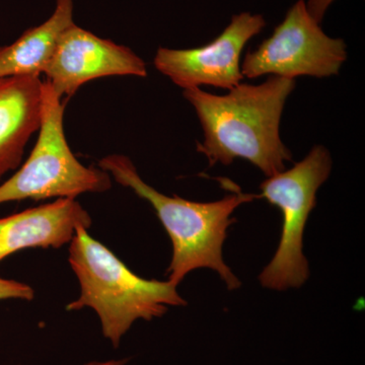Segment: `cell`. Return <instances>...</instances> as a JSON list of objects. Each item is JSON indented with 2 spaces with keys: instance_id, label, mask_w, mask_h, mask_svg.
I'll return each mask as SVG.
<instances>
[{
  "instance_id": "30bf717a",
  "label": "cell",
  "mask_w": 365,
  "mask_h": 365,
  "mask_svg": "<svg viewBox=\"0 0 365 365\" xmlns=\"http://www.w3.org/2000/svg\"><path fill=\"white\" fill-rule=\"evenodd\" d=\"M42 86L40 76L0 78V178L20 165L26 143L39 130Z\"/></svg>"
},
{
  "instance_id": "4fadbf2b",
  "label": "cell",
  "mask_w": 365,
  "mask_h": 365,
  "mask_svg": "<svg viewBox=\"0 0 365 365\" xmlns=\"http://www.w3.org/2000/svg\"><path fill=\"white\" fill-rule=\"evenodd\" d=\"M334 1L335 0H309L306 4L307 9L312 18L317 23L321 24L327 11Z\"/></svg>"
},
{
  "instance_id": "9c48e42d",
  "label": "cell",
  "mask_w": 365,
  "mask_h": 365,
  "mask_svg": "<svg viewBox=\"0 0 365 365\" xmlns=\"http://www.w3.org/2000/svg\"><path fill=\"white\" fill-rule=\"evenodd\" d=\"M90 215L76 199L59 198L0 220V261L26 248H60L71 242L76 228L88 230Z\"/></svg>"
},
{
  "instance_id": "5b68a950",
  "label": "cell",
  "mask_w": 365,
  "mask_h": 365,
  "mask_svg": "<svg viewBox=\"0 0 365 365\" xmlns=\"http://www.w3.org/2000/svg\"><path fill=\"white\" fill-rule=\"evenodd\" d=\"M332 158L325 146L316 145L292 169L267 178L260 185V198L280 209L283 215L279 246L259 280L269 289L287 290L304 284L309 263L304 255V228L316 207L317 192L328 180Z\"/></svg>"
},
{
  "instance_id": "7a4b0ae2",
  "label": "cell",
  "mask_w": 365,
  "mask_h": 365,
  "mask_svg": "<svg viewBox=\"0 0 365 365\" xmlns=\"http://www.w3.org/2000/svg\"><path fill=\"white\" fill-rule=\"evenodd\" d=\"M98 165L155 209L173 244L172 262L167 271L170 282L178 287L191 271L209 268L218 273L228 289L241 287V281L223 261V242L227 228L235 222L232 217L235 209L260 195L237 190L218 201L194 202L160 193L141 179L135 165L125 155H108Z\"/></svg>"
},
{
  "instance_id": "6da1fadb",
  "label": "cell",
  "mask_w": 365,
  "mask_h": 365,
  "mask_svg": "<svg viewBox=\"0 0 365 365\" xmlns=\"http://www.w3.org/2000/svg\"><path fill=\"white\" fill-rule=\"evenodd\" d=\"M294 88L295 79L270 76L260 85L241 83L223 96L200 88L184 90L203 129L197 150L209 167L242 158L267 178L284 170L292 153L281 140V117Z\"/></svg>"
},
{
  "instance_id": "8992f818",
  "label": "cell",
  "mask_w": 365,
  "mask_h": 365,
  "mask_svg": "<svg viewBox=\"0 0 365 365\" xmlns=\"http://www.w3.org/2000/svg\"><path fill=\"white\" fill-rule=\"evenodd\" d=\"M347 59L344 40L329 37L299 0L288 9L284 20L271 37L247 53L241 66L248 78L275 76L323 78L337 76Z\"/></svg>"
},
{
  "instance_id": "ba28073f",
  "label": "cell",
  "mask_w": 365,
  "mask_h": 365,
  "mask_svg": "<svg viewBox=\"0 0 365 365\" xmlns=\"http://www.w3.org/2000/svg\"><path fill=\"white\" fill-rule=\"evenodd\" d=\"M43 73L60 98L104 76H148L146 63L130 48L102 39L76 24L60 37Z\"/></svg>"
},
{
  "instance_id": "3957f363",
  "label": "cell",
  "mask_w": 365,
  "mask_h": 365,
  "mask_svg": "<svg viewBox=\"0 0 365 365\" xmlns=\"http://www.w3.org/2000/svg\"><path fill=\"white\" fill-rule=\"evenodd\" d=\"M69 263L81 283V297L68 311L88 307L97 312L103 334L119 346L122 336L138 319L150 321L167 313L170 306H185L176 285L148 280L129 270L104 245L76 228L69 248Z\"/></svg>"
},
{
  "instance_id": "8fae6325",
  "label": "cell",
  "mask_w": 365,
  "mask_h": 365,
  "mask_svg": "<svg viewBox=\"0 0 365 365\" xmlns=\"http://www.w3.org/2000/svg\"><path fill=\"white\" fill-rule=\"evenodd\" d=\"M74 0H56L54 13L42 25L29 29L16 42L0 47V78L40 76L60 37L73 25Z\"/></svg>"
},
{
  "instance_id": "7c38bea8",
  "label": "cell",
  "mask_w": 365,
  "mask_h": 365,
  "mask_svg": "<svg viewBox=\"0 0 365 365\" xmlns=\"http://www.w3.org/2000/svg\"><path fill=\"white\" fill-rule=\"evenodd\" d=\"M34 290L29 285L0 278V300L9 299H20L32 300Z\"/></svg>"
},
{
  "instance_id": "52a82bcc",
  "label": "cell",
  "mask_w": 365,
  "mask_h": 365,
  "mask_svg": "<svg viewBox=\"0 0 365 365\" xmlns=\"http://www.w3.org/2000/svg\"><path fill=\"white\" fill-rule=\"evenodd\" d=\"M265 26L261 14H235L212 42L193 49L158 48L153 64L184 90L201 86L232 90L244 79L240 61L245 46Z\"/></svg>"
},
{
  "instance_id": "5bb4252c",
  "label": "cell",
  "mask_w": 365,
  "mask_h": 365,
  "mask_svg": "<svg viewBox=\"0 0 365 365\" xmlns=\"http://www.w3.org/2000/svg\"><path fill=\"white\" fill-rule=\"evenodd\" d=\"M127 361H128L127 359L111 360V361L108 362H91V364L86 365H124Z\"/></svg>"
},
{
  "instance_id": "277c9868",
  "label": "cell",
  "mask_w": 365,
  "mask_h": 365,
  "mask_svg": "<svg viewBox=\"0 0 365 365\" xmlns=\"http://www.w3.org/2000/svg\"><path fill=\"white\" fill-rule=\"evenodd\" d=\"M66 105L47 81L42 86V113L37 143L25 165L0 186V204L33 199H76L111 188L109 173L88 168L74 157L64 134Z\"/></svg>"
}]
</instances>
